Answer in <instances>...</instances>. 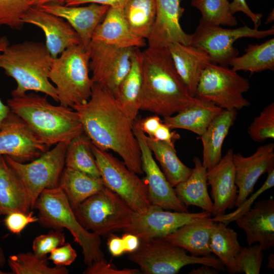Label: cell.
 Listing matches in <instances>:
<instances>
[{
	"label": "cell",
	"mask_w": 274,
	"mask_h": 274,
	"mask_svg": "<svg viewBox=\"0 0 274 274\" xmlns=\"http://www.w3.org/2000/svg\"><path fill=\"white\" fill-rule=\"evenodd\" d=\"M135 48L90 42L87 51L94 84L107 89L115 96L130 70Z\"/></svg>",
	"instance_id": "4fadbf2b"
},
{
	"label": "cell",
	"mask_w": 274,
	"mask_h": 274,
	"mask_svg": "<svg viewBox=\"0 0 274 274\" xmlns=\"http://www.w3.org/2000/svg\"><path fill=\"white\" fill-rule=\"evenodd\" d=\"M222 110L211 102L199 99L176 115L163 117L162 121L171 129H185L200 136Z\"/></svg>",
	"instance_id": "f1b7e54d"
},
{
	"label": "cell",
	"mask_w": 274,
	"mask_h": 274,
	"mask_svg": "<svg viewBox=\"0 0 274 274\" xmlns=\"http://www.w3.org/2000/svg\"><path fill=\"white\" fill-rule=\"evenodd\" d=\"M108 235L107 246L109 252L113 256H121L125 253L122 238L113 233L109 234Z\"/></svg>",
	"instance_id": "816d5d0a"
},
{
	"label": "cell",
	"mask_w": 274,
	"mask_h": 274,
	"mask_svg": "<svg viewBox=\"0 0 274 274\" xmlns=\"http://www.w3.org/2000/svg\"><path fill=\"white\" fill-rule=\"evenodd\" d=\"M11 110L7 105H5L0 99V127L4 119L10 112Z\"/></svg>",
	"instance_id": "11a10c76"
},
{
	"label": "cell",
	"mask_w": 274,
	"mask_h": 274,
	"mask_svg": "<svg viewBox=\"0 0 274 274\" xmlns=\"http://www.w3.org/2000/svg\"><path fill=\"white\" fill-rule=\"evenodd\" d=\"M10 45L9 40L7 37L2 36L0 37V53Z\"/></svg>",
	"instance_id": "6f0895ef"
},
{
	"label": "cell",
	"mask_w": 274,
	"mask_h": 274,
	"mask_svg": "<svg viewBox=\"0 0 274 274\" xmlns=\"http://www.w3.org/2000/svg\"><path fill=\"white\" fill-rule=\"evenodd\" d=\"M65 193L72 209L106 186L101 177L95 178L84 173L64 167L59 185Z\"/></svg>",
	"instance_id": "4dcf8cb0"
},
{
	"label": "cell",
	"mask_w": 274,
	"mask_h": 274,
	"mask_svg": "<svg viewBox=\"0 0 274 274\" xmlns=\"http://www.w3.org/2000/svg\"><path fill=\"white\" fill-rule=\"evenodd\" d=\"M191 5L201 13L199 23L229 26L237 24L236 17L231 12L230 2L228 0H191Z\"/></svg>",
	"instance_id": "8d00e7d4"
},
{
	"label": "cell",
	"mask_w": 274,
	"mask_h": 274,
	"mask_svg": "<svg viewBox=\"0 0 274 274\" xmlns=\"http://www.w3.org/2000/svg\"><path fill=\"white\" fill-rule=\"evenodd\" d=\"M20 117L10 111L0 127V155L30 161L50 149Z\"/></svg>",
	"instance_id": "5bb4252c"
},
{
	"label": "cell",
	"mask_w": 274,
	"mask_h": 274,
	"mask_svg": "<svg viewBox=\"0 0 274 274\" xmlns=\"http://www.w3.org/2000/svg\"><path fill=\"white\" fill-rule=\"evenodd\" d=\"M38 221V217L34 216L32 212H12L7 215L4 220L7 229L15 234H19L27 225Z\"/></svg>",
	"instance_id": "ee69618b"
},
{
	"label": "cell",
	"mask_w": 274,
	"mask_h": 274,
	"mask_svg": "<svg viewBox=\"0 0 274 274\" xmlns=\"http://www.w3.org/2000/svg\"><path fill=\"white\" fill-rule=\"evenodd\" d=\"M210 247L230 273H237L235 257L242 247L233 229L223 222H215Z\"/></svg>",
	"instance_id": "d6a6232c"
},
{
	"label": "cell",
	"mask_w": 274,
	"mask_h": 274,
	"mask_svg": "<svg viewBox=\"0 0 274 274\" xmlns=\"http://www.w3.org/2000/svg\"><path fill=\"white\" fill-rule=\"evenodd\" d=\"M211 216V213L205 211L197 213L172 212L152 205L144 213L135 212L131 223L124 231L136 235L140 240L161 238L183 225Z\"/></svg>",
	"instance_id": "2e32d148"
},
{
	"label": "cell",
	"mask_w": 274,
	"mask_h": 274,
	"mask_svg": "<svg viewBox=\"0 0 274 274\" xmlns=\"http://www.w3.org/2000/svg\"><path fill=\"white\" fill-rule=\"evenodd\" d=\"M91 149L105 186L118 195L135 213L148 211L152 204L145 180L108 151L92 143Z\"/></svg>",
	"instance_id": "9c48e42d"
},
{
	"label": "cell",
	"mask_w": 274,
	"mask_h": 274,
	"mask_svg": "<svg viewBox=\"0 0 274 274\" xmlns=\"http://www.w3.org/2000/svg\"><path fill=\"white\" fill-rule=\"evenodd\" d=\"M6 273H7L5 272L2 271L1 270H0V274H6Z\"/></svg>",
	"instance_id": "6125c7cd"
},
{
	"label": "cell",
	"mask_w": 274,
	"mask_h": 274,
	"mask_svg": "<svg viewBox=\"0 0 274 274\" xmlns=\"http://www.w3.org/2000/svg\"><path fill=\"white\" fill-rule=\"evenodd\" d=\"M78 114L84 132L96 147L118 154L136 174L144 173L141 152L133 131V122L115 96L94 84L85 102L72 108Z\"/></svg>",
	"instance_id": "6da1fadb"
},
{
	"label": "cell",
	"mask_w": 274,
	"mask_h": 274,
	"mask_svg": "<svg viewBox=\"0 0 274 274\" xmlns=\"http://www.w3.org/2000/svg\"><path fill=\"white\" fill-rule=\"evenodd\" d=\"M215 222L202 218L186 224L162 238L196 257L211 256L210 243Z\"/></svg>",
	"instance_id": "d4e9b609"
},
{
	"label": "cell",
	"mask_w": 274,
	"mask_h": 274,
	"mask_svg": "<svg viewBox=\"0 0 274 274\" xmlns=\"http://www.w3.org/2000/svg\"><path fill=\"white\" fill-rule=\"evenodd\" d=\"M250 88L249 80L228 67L214 62L203 71L195 97L225 110H242L250 105L243 94Z\"/></svg>",
	"instance_id": "30bf717a"
},
{
	"label": "cell",
	"mask_w": 274,
	"mask_h": 274,
	"mask_svg": "<svg viewBox=\"0 0 274 274\" xmlns=\"http://www.w3.org/2000/svg\"><path fill=\"white\" fill-rule=\"evenodd\" d=\"M31 206L25 189L4 156L0 155V216L28 213Z\"/></svg>",
	"instance_id": "4316f807"
},
{
	"label": "cell",
	"mask_w": 274,
	"mask_h": 274,
	"mask_svg": "<svg viewBox=\"0 0 274 274\" xmlns=\"http://www.w3.org/2000/svg\"><path fill=\"white\" fill-rule=\"evenodd\" d=\"M273 20V11L271 12L266 18V23H271Z\"/></svg>",
	"instance_id": "91938a15"
},
{
	"label": "cell",
	"mask_w": 274,
	"mask_h": 274,
	"mask_svg": "<svg viewBox=\"0 0 274 274\" xmlns=\"http://www.w3.org/2000/svg\"><path fill=\"white\" fill-rule=\"evenodd\" d=\"M49 3H57L64 5L62 3V0H31V5L33 7H38Z\"/></svg>",
	"instance_id": "9f6ffc18"
},
{
	"label": "cell",
	"mask_w": 274,
	"mask_h": 274,
	"mask_svg": "<svg viewBox=\"0 0 274 274\" xmlns=\"http://www.w3.org/2000/svg\"><path fill=\"white\" fill-rule=\"evenodd\" d=\"M65 1H66V0H62V3H63V4H64V3H65Z\"/></svg>",
	"instance_id": "be15d7a7"
},
{
	"label": "cell",
	"mask_w": 274,
	"mask_h": 274,
	"mask_svg": "<svg viewBox=\"0 0 274 274\" xmlns=\"http://www.w3.org/2000/svg\"><path fill=\"white\" fill-rule=\"evenodd\" d=\"M146 40L131 31L124 19L122 8L109 7L96 27L91 42L120 48H140L146 46Z\"/></svg>",
	"instance_id": "cb8c5ba5"
},
{
	"label": "cell",
	"mask_w": 274,
	"mask_h": 274,
	"mask_svg": "<svg viewBox=\"0 0 274 274\" xmlns=\"http://www.w3.org/2000/svg\"><path fill=\"white\" fill-rule=\"evenodd\" d=\"M53 59L41 42L25 41L8 46L0 53V68L16 82V88L11 92L12 96L33 91L58 102L56 88L49 78Z\"/></svg>",
	"instance_id": "277c9868"
},
{
	"label": "cell",
	"mask_w": 274,
	"mask_h": 274,
	"mask_svg": "<svg viewBox=\"0 0 274 274\" xmlns=\"http://www.w3.org/2000/svg\"><path fill=\"white\" fill-rule=\"evenodd\" d=\"M193 161L194 167L190 175L174 187L175 192L187 207L194 206L211 214L213 203L208 191L207 169L198 157H194Z\"/></svg>",
	"instance_id": "83f0119b"
},
{
	"label": "cell",
	"mask_w": 274,
	"mask_h": 274,
	"mask_svg": "<svg viewBox=\"0 0 274 274\" xmlns=\"http://www.w3.org/2000/svg\"><path fill=\"white\" fill-rule=\"evenodd\" d=\"M143 82L140 110L163 117L197 102L174 65L167 47H148L142 51Z\"/></svg>",
	"instance_id": "7a4b0ae2"
},
{
	"label": "cell",
	"mask_w": 274,
	"mask_h": 274,
	"mask_svg": "<svg viewBox=\"0 0 274 274\" xmlns=\"http://www.w3.org/2000/svg\"><path fill=\"white\" fill-rule=\"evenodd\" d=\"M237 197L235 206L241 205L252 194L260 176L274 169V144L259 147L251 155L245 157L233 153Z\"/></svg>",
	"instance_id": "e0dca14e"
},
{
	"label": "cell",
	"mask_w": 274,
	"mask_h": 274,
	"mask_svg": "<svg viewBox=\"0 0 274 274\" xmlns=\"http://www.w3.org/2000/svg\"><path fill=\"white\" fill-rule=\"evenodd\" d=\"M8 265L15 274H67L68 270L64 266L51 267L46 259L33 253H21L10 256Z\"/></svg>",
	"instance_id": "74e56055"
},
{
	"label": "cell",
	"mask_w": 274,
	"mask_h": 274,
	"mask_svg": "<svg viewBox=\"0 0 274 274\" xmlns=\"http://www.w3.org/2000/svg\"><path fill=\"white\" fill-rule=\"evenodd\" d=\"M125 253H130L135 251L139 247L140 240L135 235L125 232L121 237Z\"/></svg>",
	"instance_id": "f5cc1de1"
},
{
	"label": "cell",
	"mask_w": 274,
	"mask_h": 274,
	"mask_svg": "<svg viewBox=\"0 0 274 274\" xmlns=\"http://www.w3.org/2000/svg\"><path fill=\"white\" fill-rule=\"evenodd\" d=\"M246 233L249 246L258 244L263 250L274 246V199H262L235 221Z\"/></svg>",
	"instance_id": "44dd1931"
},
{
	"label": "cell",
	"mask_w": 274,
	"mask_h": 274,
	"mask_svg": "<svg viewBox=\"0 0 274 274\" xmlns=\"http://www.w3.org/2000/svg\"><path fill=\"white\" fill-rule=\"evenodd\" d=\"M230 8L232 14L242 12L248 17L253 22L254 28L258 29L261 23L262 15L254 13L249 7L246 0H233L230 3Z\"/></svg>",
	"instance_id": "7dc6e473"
},
{
	"label": "cell",
	"mask_w": 274,
	"mask_h": 274,
	"mask_svg": "<svg viewBox=\"0 0 274 274\" xmlns=\"http://www.w3.org/2000/svg\"><path fill=\"white\" fill-rule=\"evenodd\" d=\"M142 130L149 137L151 138L160 126L162 121L157 115L148 117L138 121Z\"/></svg>",
	"instance_id": "f907efd6"
},
{
	"label": "cell",
	"mask_w": 274,
	"mask_h": 274,
	"mask_svg": "<svg viewBox=\"0 0 274 274\" xmlns=\"http://www.w3.org/2000/svg\"><path fill=\"white\" fill-rule=\"evenodd\" d=\"M273 35V26L260 30L246 25L230 29L199 23L192 34L191 45L205 51L213 62L228 67L231 61L238 56V50L233 46L236 40L242 38L261 39Z\"/></svg>",
	"instance_id": "7c38bea8"
},
{
	"label": "cell",
	"mask_w": 274,
	"mask_h": 274,
	"mask_svg": "<svg viewBox=\"0 0 274 274\" xmlns=\"http://www.w3.org/2000/svg\"><path fill=\"white\" fill-rule=\"evenodd\" d=\"M267 267L274 268V255L272 253H270L268 256Z\"/></svg>",
	"instance_id": "680465c9"
},
{
	"label": "cell",
	"mask_w": 274,
	"mask_h": 274,
	"mask_svg": "<svg viewBox=\"0 0 274 274\" xmlns=\"http://www.w3.org/2000/svg\"><path fill=\"white\" fill-rule=\"evenodd\" d=\"M89 71V53L82 45L72 46L53 59L49 78L60 105L72 108L89 99L94 84Z\"/></svg>",
	"instance_id": "8992f818"
},
{
	"label": "cell",
	"mask_w": 274,
	"mask_h": 274,
	"mask_svg": "<svg viewBox=\"0 0 274 274\" xmlns=\"http://www.w3.org/2000/svg\"><path fill=\"white\" fill-rule=\"evenodd\" d=\"M175 67L191 96L195 97L200 77L207 65L213 62L208 54L192 45L175 42L167 46Z\"/></svg>",
	"instance_id": "603a6c76"
},
{
	"label": "cell",
	"mask_w": 274,
	"mask_h": 274,
	"mask_svg": "<svg viewBox=\"0 0 274 274\" xmlns=\"http://www.w3.org/2000/svg\"><path fill=\"white\" fill-rule=\"evenodd\" d=\"M65 167L84 173L95 178L100 177L91 149V142L84 132L68 143Z\"/></svg>",
	"instance_id": "d590c367"
},
{
	"label": "cell",
	"mask_w": 274,
	"mask_h": 274,
	"mask_svg": "<svg viewBox=\"0 0 274 274\" xmlns=\"http://www.w3.org/2000/svg\"><path fill=\"white\" fill-rule=\"evenodd\" d=\"M245 53L234 57L230 62L234 71H244L259 73L266 70H274V38L260 44H249Z\"/></svg>",
	"instance_id": "836d02e7"
},
{
	"label": "cell",
	"mask_w": 274,
	"mask_h": 274,
	"mask_svg": "<svg viewBox=\"0 0 274 274\" xmlns=\"http://www.w3.org/2000/svg\"><path fill=\"white\" fill-rule=\"evenodd\" d=\"M5 263V258L3 252L0 249V267H2Z\"/></svg>",
	"instance_id": "94428289"
},
{
	"label": "cell",
	"mask_w": 274,
	"mask_h": 274,
	"mask_svg": "<svg viewBox=\"0 0 274 274\" xmlns=\"http://www.w3.org/2000/svg\"><path fill=\"white\" fill-rule=\"evenodd\" d=\"M143 82L142 51L134 49L130 70L115 96L130 119L134 122L140 110Z\"/></svg>",
	"instance_id": "f546056e"
},
{
	"label": "cell",
	"mask_w": 274,
	"mask_h": 274,
	"mask_svg": "<svg viewBox=\"0 0 274 274\" xmlns=\"http://www.w3.org/2000/svg\"><path fill=\"white\" fill-rule=\"evenodd\" d=\"M263 251L258 244L241 247L235 257L237 273H259L264 258Z\"/></svg>",
	"instance_id": "60d3db41"
},
{
	"label": "cell",
	"mask_w": 274,
	"mask_h": 274,
	"mask_svg": "<svg viewBox=\"0 0 274 274\" xmlns=\"http://www.w3.org/2000/svg\"><path fill=\"white\" fill-rule=\"evenodd\" d=\"M249 134L254 142L262 143L274 139V103L266 106L255 117L248 128Z\"/></svg>",
	"instance_id": "ab89813d"
},
{
	"label": "cell",
	"mask_w": 274,
	"mask_h": 274,
	"mask_svg": "<svg viewBox=\"0 0 274 274\" xmlns=\"http://www.w3.org/2000/svg\"><path fill=\"white\" fill-rule=\"evenodd\" d=\"M128 259L146 274H176L184 266L205 264L224 271L221 261L212 255L196 257L162 238L140 240L138 248L128 253Z\"/></svg>",
	"instance_id": "52a82bcc"
},
{
	"label": "cell",
	"mask_w": 274,
	"mask_h": 274,
	"mask_svg": "<svg viewBox=\"0 0 274 274\" xmlns=\"http://www.w3.org/2000/svg\"><path fill=\"white\" fill-rule=\"evenodd\" d=\"M236 116V110L223 109L200 136L203 148L202 163L207 170L214 167L221 159L224 141Z\"/></svg>",
	"instance_id": "484cf974"
},
{
	"label": "cell",
	"mask_w": 274,
	"mask_h": 274,
	"mask_svg": "<svg viewBox=\"0 0 274 274\" xmlns=\"http://www.w3.org/2000/svg\"><path fill=\"white\" fill-rule=\"evenodd\" d=\"M218 270L208 265L202 264V266L196 269H193L190 274H218Z\"/></svg>",
	"instance_id": "db71d44e"
},
{
	"label": "cell",
	"mask_w": 274,
	"mask_h": 274,
	"mask_svg": "<svg viewBox=\"0 0 274 274\" xmlns=\"http://www.w3.org/2000/svg\"><path fill=\"white\" fill-rule=\"evenodd\" d=\"M128 0H66L64 4L68 6H76L86 4L94 3L107 6L111 8H123Z\"/></svg>",
	"instance_id": "681fc988"
},
{
	"label": "cell",
	"mask_w": 274,
	"mask_h": 274,
	"mask_svg": "<svg viewBox=\"0 0 274 274\" xmlns=\"http://www.w3.org/2000/svg\"><path fill=\"white\" fill-rule=\"evenodd\" d=\"M33 208L39 211L41 225L55 229L66 228L82 249L87 266L105 258L101 249L100 236L85 229L77 220L69 200L62 188L46 189L36 200Z\"/></svg>",
	"instance_id": "5b68a950"
},
{
	"label": "cell",
	"mask_w": 274,
	"mask_h": 274,
	"mask_svg": "<svg viewBox=\"0 0 274 274\" xmlns=\"http://www.w3.org/2000/svg\"><path fill=\"white\" fill-rule=\"evenodd\" d=\"M233 151L230 149L219 163L207 170V183L211 188L214 216L225 214L235 204L237 188L235 184V168L233 162Z\"/></svg>",
	"instance_id": "7402d4cb"
},
{
	"label": "cell",
	"mask_w": 274,
	"mask_h": 274,
	"mask_svg": "<svg viewBox=\"0 0 274 274\" xmlns=\"http://www.w3.org/2000/svg\"><path fill=\"white\" fill-rule=\"evenodd\" d=\"M156 15L151 32L147 39L148 47H167L169 44L190 45L192 34L181 27L180 20L184 12L180 0H155Z\"/></svg>",
	"instance_id": "d6986e66"
},
{
	"label": "cell",
	"mask_w": 274,
	"mask_h": 274,
	"mask_svg": "<svg viewBox=\"0 0 274 274\" xmlns=\"http://www.w3.org/2000/svg\"><path fill=\"white\" fill-rule=\"evenodd\" d=\"M31 7V0H0V26L21 29L22 18Z\"/></svg>",
	"instance_id": "f35d334b"
},
{
	"label": "cell",
	"mask_w": 274,
	"mask_h": 274,
	"mask_svg": "<svg viewBox=\"0 0 274 274\" xmlns=\"http://www.w3.org/2000/svg\"><path fill=\"white\" fill-rule=\"evenodd\" d=\"M64 243L65 237L63 232L59 230H51L35 238L32 243V250L36 256L43 258L54 249Z\"/></svg>",
	"instance_id": "7bdbcfd3"
},
{
	"label": "cell",
	"mask_w": 274,
	"mask_h": 274,
	"mask_svg": "<svg viewBox=\"0 0 274 274\" xmlns=\"http://www.w3.org/2000/svg\"><path fill=\"white\" fill-rule=\"evenodd\" d=\"M73 210L81 225L99 236L124 230L130 225L135 213L124 200L106 187Z\"/></svg>",
	"instance_id": "ba28073f"
},
{
	"label": "cell",
	"mask_w": 274,
	"mask_h": 274,
	"mask_svg": "<svg viewBox=\"0 0 274 274\" xmlns=\"http://www.w3.org/2000/svg\"><path fill=\"white\" fill-rule=\"evenodd\" d=\"M267 178L262 185L256 192L249 196L236 209L228 214L214 216L211 218L214 222H221L227 225L235 220L248 211L254 204L256 199L264 192L274 186V169L268 173Z\"/></svg>",
	"instance_id": "b9f144b4"
},
{
	"label": "cell",
	"mask_w": 274,
	"mask_h": 274,
	"mask_svg": "<svg viewBox=\"0 0 274 274\" xmlns=\"http://www.w3.org/2000/svg\"><path fill=\"white\" fill-rule=\"evenodd\" d=\"M141 271L139 269L125 268L118 269L113 264L108 263L105 258L93 262L87 266L84 271V274H139Z\"/></svg>",
	"instance_id": "f6af8a7d"
},
{
	"label": "cell",
	"mask_w": 274,
	"mask_h": 274,
	"mask_svg": "<svg viewBox=\"0 0 274 274\" xmlns=\"http://www.w3.org/2000/svg\"><path fill=\"white\" fill-rule=\"evenodd\" d=\"M123 14L131 31L147 40L153 27L156 15L155 0H128Z\"/></svg>",
	"instance_id": "e575fe53"
},
{
	"label": "cell",
	"mask_w": 274,
	"mask_h": 274,
	"mask_svg": "<svg viewBox=\"0 0 274 274\" xmlns=\"http://www.w3.org/2000/svg\"><path fill=\"white\" fill-rule=\"evenodd\" d=\"M21 21L23 24L36 26L43 31L46 46L53 58L72 46L81 45L78 35L65 20L38 7H31Z\"/></svg>",
	"instance_id": "ac0fdd59"
},
{
	"label": "cell",
	"mask_w": 274,
	"mask_h": 274,
	"mask_svg": "<svg viewBox=\"0 0 274 274\" xmlns=\"http://www.w3.org/2000/svg\"><path fill=\"white\" fill-rule=\"evenodd\" d=\"M38 8L65 20L78 35L81 45L86 50L96 27L109 8L107 6L94 3L85 6L49 3Z\"/></svg>",
	"instance_id": "ffe728a7"
},
{
	"label": "cell",
	"mask_w": 274,
	"mask_h": 274,
	"mask_svg": "<svg viewBox=\"0 0 274 274\" xmlns=\"http://www.w3.org/2000/svg\"><path fill=\"white\" fill-rule=\"evenodd\" d=\"M68 143L60 142L30 162L17 161L4 156L21 181L27 194L31 209L42 192L58 186L65 167V157Z\"/></svg>",
	"instance_id": "8fae6325"
},
{
	"label": "cell",
	"mask_w": 274,
	"mask_h": 274,
	"mask_svg": "<svg viewBox=\"0 0 274 274\" xmlns=\"http://www.w3.org/2000/svg\"><path fill=\"white\" fill-rule=\"evenodd\" d=\"M50 253L48 259L57 266L70 265L77 257L76 251L68 243L54 249Z\"/></svg>",
	"instance_id": "bcb514c9"
},
{
	"label": "cell",
	"mask_w": 274,
	"mask_h": 274,
	"mask_svg": "<svg viewBox=\"0 0 274 274\" xmlns=\"http://www.w3.org/2000/svg\"><path fill=\"white\" fill-rule=\"evenodd\" d=\"M46 96L25 93L12 96L8 99L7 105L50 147L60 142L69 143L84 132L79 117L73 109L52 105Z\"/></svg>",
	"instance_id": "3957f363"
},
{
	"label": "cell",
	"mask_w": 274,
	"mask_h": 274,
	"mask_svg": "<svg viewBox=\"0 0 274 274\" xmlns=\"http://www.w3.org/2000/svg\"><path fill=\"white\" fill-rule=\"evenodd\" d=\"M146 139L152 154L159 163L162 171L173 187L185 181L192 169L185 165L177 155L175 146L149 138Z\"/></svg>",
	"instance_id": "1f68e13d"
},
{
	"label": "cell",
	"mask_w": 274,
	"mask_h": 274,
	"mask_svg": "<svg viewBox=\"0 0 274 274\" xmlns=\"http://www.w3.org/2000/svg\"><path fill=\"white\" fill-rule=\"evenodd\" d=\"M150 138V137H149ZM180 138V135L176 131H171V129L165 124L163 121L151 137L156 140L166 142L174 145V142Z\"/></svg>",
	"instance_id": "c3c4849f"
},
{
	"label": "cell",
	"mask_w": 274,
	"mask_h": 274,
	"mask_svg": "<svg viewBox=\"0 0 274 274\" xmlns=\"http://www.w3.org/2000/svg\"><path fill=\"white\" fill-rule=\"evenodd\" d=\"M133 131L138 140L141 152L143 172L146 175L149 197L152 205L164 210L188 212V209L178 198L174 188L157 164L138 121L133 123Z\"/></svg>",
	"instance_id": "9a60e30c"
}]
</instances>
